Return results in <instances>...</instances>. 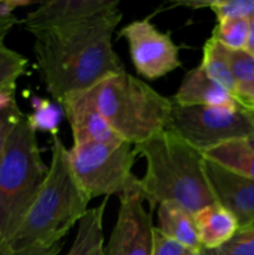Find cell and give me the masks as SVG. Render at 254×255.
Segmentation results:
<instances>
[{
    "label": "cell",
    "instance_id": "obj_12",
    "mask_svg": "<svg viewBox=\"0 0 254 255\" xmlns=\"http://www.w3.org/2000/svg\"><path fill=\"white\" fill-rule=\"evenodd\" d=\"M60 106L71 127L74 146L85 143H119L122 142L97 110L87 91L65 97Z\"/></svg>",
    "mask_w": 254,
    "mask_h": 255
},
{
    "label": "cell",
    "instance_id": "obj_24",
    "mask_svg": "<svg viewBox=\"0 0 254 255\" xmlns=\"http://www.w3.org/2000/svg\"><path fill=\"white\" fill-rule=\"evenodd\" d=\"M226 57L237 85L254 82V54L248 50H231L226 47Z\"/></svg>",
    "mask_w": 254,
    "mask_h": 255
},
{
    "label": "cell",
    "instance_id": "obj_7",
    "mask_svg": "<svg viewBox=\"0 0 254 255\" xmlns=\"http://www.w3.org/2000/svg\"><path fill=\"white\" fill-rule=\"evenodd\" d=\"M167 129L204 152L226 142L254 136V112L241 106L182 107L173 104Z\"/></svg>",
    "mask_w": 254,
    "mask_h": 255
},
{
    "label": "cell",
    "instance_id": "obj_1",
    "mask_svg": "<svg viewBox=\"0 0 254 255\" xmlns=\"http://www.w3.org/2000/svg\"><path fill=\"white\" fill-rule=\"evenodd\" d=\"M121 19L119 7L77 24L32 35L37 70L56 104L125 71L112 46V35Z\"/></svg>",
    "mask_w": 254,
    "mask_h": 255
},
{
    "label": "cell",
    "instance_id": "obj_26",
    "mask_svg": "<svg viewBox=\"0 0 254 255\" xmlns=\"http://www.w3.org/2000/svg\"><path fill=\"white\" fill-rule=\"evenodd\" d=\"M152 255H199V252L168 238L154 227Z\"/></svg>",
    "mask_w": 254,
    "mask_h": 255
},
{
    "label": "cell",
    "instance_id": "obj_23",
    "mask_svg": "<svg viewBox=\"0 0 254 255\" xmlns=\"http://www.w3.org/2000/svg\"><path fill=\"white\" fill-rule=\"evenodd\" d=\"M209 9L217 21L226 19H251L254 16V0H209Z\"/></svg>",
    "mask_w": 254,
    "mask_h": 255
},
{
    "label": "cell",
    "instance_id": "obj_21",
    "mask_svg": "<svg viewBox=\"0 0 254 255\" xmlns=\"http://www.w3.org/2000/svg\"><path fill=\"white\" fill-rule=\"evenodd\" d=\"M212 37L231 50H247L249 39L248 19H226L217 21Z\"/></svg>",
    "mask_w": 254,
    "mask_h": 255
},
{
    "label": "cell",
    "instance_id": "obj_16",
    "mask_svg": "<svg viewBox=\"0 0 254 255\" xmlns=\"http://www.w3.org/2000/svg\"><path fill=\"white\" fill-rule=\"evenodd\" d=\"M109 198L90 208L77 223L74 243L67 255H105L104 216Z\"/></svg>",
    "mask_w": 254,
    "mask_h": 255
},
{
    "label": "cell",
    "instance_id": "obj_3",
    "mask_svg": "<svg viewBox=\"0 0 254 255\" xmlns=\"http://www.w3.org/2000/svg\"><path fill=\"white\" fill-rule=\"evenodd\" d=\"M90 202L91 198L72 171L69 149L59 134L52 136L47 173L9 246L20 249L64 242L65 236L89 211Z\"/></svg>",
    "mask_w": 254,
    "mask_h": 255
},
{
    "label": "cell",
    "instance_id": "obj_29",
    "mask_svg": "<svg viewBox=\"0 0 254 255\" xmlns=\"http://www.w3.org/2000/svg\"><path fill=\"white\" fill-rule=\"evenodd\" d=\"M233 96L239 106L254 112V82L237 85Z\"/></svg>",
    "mask_w": 254,
    "mask_h": 255
},
{
    "label": "cell",
    "instance_id": "obj_6",
    "mask_svg": "<svg viewBox=\"0 0 254 255\" xmlns=\"http://www.w3.org/2000/svg\"><path fill=\"white\" fill-rule=\"evenodd\" d=\"M69 156L77 181L91 199L139 189V178L132 173L137 154L128 142L72 146Z\"/></svg>",
    "mask_w": 254,
    "mask_h": 255
},
{
    "label": "cell",
    "instance_id": "obj_22",
    "mask_svg": "<svg viewBox=\"0 0 254 255\" xmlns=\"http://www.w3.org/2000/svg\"><path fill=\"white\" fill-rule=\"evenodd\" d=\"M206 255H254V224L242 227L233 238L217 249H202Z\"/></svg>",
    "mask_w": 254,
    "mask_h": 255
},
{
    "label": "cell",
    "instance_id": "obj_31",
    "mask_svg": "<svg viewBox=\"0 0 254 255\" xmlns=\"http://www.w3.org/2000/svg\"><path fill=\"white\" fill-rule=\"evenodd\" d=\"M247 50L252 54H254V16L249 19V39L248 45H247Z\"/></svg>",
    "mask_w": 254,
    "mask_h": 255
},
{
    "label": "cell",
    "instance_id": "obj_11",
    "mask_svg": "<svg viewBox=\"0 0 254 255\" xmlns=\"http://www.w3.org/2000/svg\"><path fill=\"white\" fill-rule=\"evenodd\" d=\"M204 171L216 202L234 214L239 228L254 224L253 179L207 158L204 159Z\"/></svg>",
    "mask_w": 254,
    "mask_h": 255
},
{
    "label": "cell",
    "instance_id": "obj_28",
    "mask_svg": "<svg viewBox=\"0 0 254 255\" xmlns=\"http://www.w3.org/2000/svg\"><path fill=\"white\" fill-rule=\"evenodd\" d=\"M62 247H64V242L52 244V246L35 244V246L20 249H12L7 244H0V255H59Z\"/></svg>",
    "mask_w": 254,
    "mask_h": 255
},
{
    "label": "cell",
    "instance_id": "obj_27",
    "mask_svg": "<svg viewBox=\"0 0 254 255\" xmlns=\"http://www.w3.org/2000/svg\"><path fill=\"white\" fill-rule=\"evenodd\" d=\"M22 117L24 115L20 111L17 105L6 111L0 112V161H1L2 153H4L5 146H6L7 137Z\"/></svg>",
    "mask_w": 254,
    "mask_h": 255
},
{
    "label": "cell",
    "instance_id": "obj_14",
    "mask_svg": "<svg viewBox=\"0 0 254 255\" xmlns=\"http://www.w3.org/2000/svg\"><path fill=\"white\" fill-rule=\"evenodd\" d=\"M202 249H217L231 241L238 232L239 223L234 214L218 202L193 214Z\"/></svg>",
    "mask_w": 254,
    "mask_h": 255
},
{
    "label": "cell",
    "instance_id": "obj_19",
    "mask_svg": "<svg viewBox=\"0 0 254 255\" xmlns=\"http://www.w3.org/2000/svg\"><path fill=\"white\" fill-rule=\"evenodd\" d=\"M32 112L26 120L35 132H46L52 136L59 134L60 124L64 117V110L56 102L34 95L30 99Z\"/></svg>",
    "mask_w": 254,
    "mask_h": 255
},
{
    "label": "cell",
    "instance_id": "obj_25",
    "mask_svg": "<svg viewBox=\"0 0 254 255\" xmlns=\"http://www.w3.org/2000/svg\"><path fill=\"white\" fill-rule=\"evenodd\" d=\"M41 1H24V0H0V42L4 41L12 27L19 22L14 11L17 7L29 6Z\"/></svg>",
    "mask_w": 254,
    "mask_h": 255
},
{
    "label": "cell",
    "instance_id": "obj_8",
    "mask_svg": "<svg viewBox=\"0 0 254 255\" xmlns=\"http://www.w3.org/2000/svg\"><path fill=\"white\" fill-rule=\"evenodd\" d=\"M128 45L136 71L148 80L159 79L182 66L179 47L171 35L161 32L149 20H134L120 30Z\"/></svg>",
    "mask_w": 254,
    "mask_h": 255
},
{
    "label": "cell",
    "instance_id": "obj_15",
    "mask_svg": "<svg viewBox=\"0 0 254 255\" xmlns=\"http://www.w3.org/2000/svg\"><path fill=\"white\" fill-rule=\"evenodd\" d=\"M158 227L161 233L193 251L201 252L196 222L191 212L176 202H162L158 206Z\"/></svg>",
    "mask_w": 254,
    "mask_h": 255
},
{
    "label": "cell",
    "instance_id": "obj_4",
    "mask_svg": "<svg viewBox=\"0 0 254 255\" xmlns=\"http://www.w3.org/2000/svg\"><path fill=\"white\" fill-rule=\"evenodd\" d=\"M117 136L132 146L167 129L173 101L126 71L102 80L87 91Z\"/></svg>",
    "mask_w": 254,
    "mask_h": 255
},
{
    "label": "cell",
    "instance_id": "obj_9",
    "mask_svg": "<svg viewBox=\"0 0 254 255\" xmlns=\"http://www.w3.org/2000/svg\"><path fill=\"white\" fill-rule=\"evenodd\" d=\"M120 207L105 255H152L153 224L141 191L119 197Z\"/></svg>",
    "mask_w": 254,
    "mask_h": 255
},
{
    "label": "cell",
    "instance_id": "obj_33",
    "mask_svg": "<svg viewBox=\"0 0 254 255\" xmlns=\"http://www.w3.org/2000/svg\"><path fill=\"white\" fill-rule=\"evenodd\" d=\"M199 255H206V254L203 253V251H201V252H199Z\"/></svg>",
    "mask_w": 254,
    "mask_h": 255
},
{
    "label": "cell",
    "instance_id": "obj_18",
    "mask_svg": "<svg viewBox=\"0 0 254 255\" xmlns=\"http://www.w3.org/2000/svg\"><path fill=\"white\" fill-rule=\"evenodd\" d=\"M201 67L212 80L234 95L237 81L234 80L231 67L227 61L226 47L212 36L204 42Z\"/></svg>",
    "mask_w": 254,
    "mask_h": 255
},
{
    "label": "cell",
    "instance_id": "obj_5",
    "mask_svg": "<svg viewBox=\"0 0 254 255\" xmlns=\"http://www.w3.org/2000/svg\"><path fill=\"white\" fill-rule=\"evenodd\" d=\"M49 167L26 116L9 134L0 161V244L9 246L26 217Z\"/></svg>",
    "mask_w": 254,
    "mask_h": 255
},
{
    "label": "cell",
    "instance_id": "obj_30",
    "mask_svg": "<svg viewBox=\"0 0 254 255\" xmlns=\"http://www.w3.org/2000/svg\"><path fill=\"white\" fill-rule=\"evenodd\" d=\"M16 100H15V92L4 91L0 90V112H4L11 107L16 106Z\"/></svg>",
    "mask_w": 254,
    "mask_h": 255
},
{
    "label": "cell",
    "instance_id": "obj_17",
    "mask_svg": "<svg viewBox=\"0 0 254 255\" xmlns=\"http://www.w3.org/2000/svg\"><path fill=\"white\" fill-rule=\"evenodd\" d=\"M204 157L236 173L254 181V149L246 139H236L209 148L203 152Z\"/></svg>",
    "mask_w": 254,
    "mask_h": 255
},
{
    "label": "cell",
    "instance_id": "obj_13",
    "mask_svg": "<svg viewBox=\"0 0 254 255\" xmlns=\"http://www.w3.org/2000/svg\"><path fill=\"white\" fill-rule=\"evenodd\" d=\"M172 101L182 107L208 106L236 109L239 106L233 95L212 80L201 65L184 75Z\"/></svg>",
    "mask_w": 254,
    "mask_h": 255
},
{
    "label": "cell",
    "instance_id": "obj_10",
    "mask_svg": "<svg viewBox=\"0 0 254 255\" xmlns=\"http://www.w3.org/2000/svg\"><path fill=\"white\" fill-rule=\"evenodd\" d=\"M119 0H54L41 1L21 20L25 30L34 35L56 27L69 26L119 9Z\"/></svg>",
    "mask_w": 254,
    "mask_h": 255
},
{
    "label": "cell",
    "instance_id": "obj_20",
    "mask_svg": "<svg viewBox=\"0 0 254 255\" xmlns=\"http://www.w3.org/2000/svg\"><path fill=\"white\" fill-rule=\"evenodd\" d=\"M29 60L0 42V90L15 92L20 77L26 72Z\"/></svg>",
    "mask_w": 254,
    "mask_h": 255
},
{
    "label": "cell",
    "instance_id": "obj_2",
    "mask_svg": "<svg viewBox=\"0 0 254 255\" xmlns=\"http://www.w3.org/2000/svg\"><path fill=\"white\" fill-rule=\"evenodd\" d=\"M133 148L146 162L139 191L151 211L171 201L194 214L216 202L204 171L203 152L176 132L164 129Z\"/></svg>",
    "mask_w": 254,
    "mask_h": 255
},
{
    "label": "cell",
    "instance_id": "obj_32",
    "mask_svg": "<svg viewBox=\"0 0 254 255\" xmlns=\"http://www.w3.org/2000/svg\"><path fill=\"white\" fill-rule=\"evenodd\" d=\"M246 142L248 143V146L251 147L252 149H254V136H251L249 138H247Z\"/></svg>",
    "mask_w": 254,
    "mask_h": 255
}]
</instances>
